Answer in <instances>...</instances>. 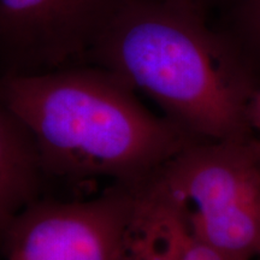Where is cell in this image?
<instances>
[{"label": "cell", "instance_id": "8", "mask_svg": "<svg viewBox=\"0 0 260 260\" xmlns=\"http://www.w3.org/2000/svg\"><path fill=\"white\" fill-rule=\"evenodd\" d=\"M243 24L254 53L260 58V0H245Z\"/></svg>", "mask_w": 260, "mask_h": 260}, {"label": "cell", "instance_id": "3", "mask_svg": "<svg viewBox=\"0 0 260 260\" xmlns=\"http://www.w3.org/2000/svg\"><path fill=\"white\" fill-rule=\"evenodd\" d=\"M147 181L201 241L237 260L260 258V164L253 138L195 141Z\"/></svg>", "mask_w": 260, "mask_h": 260}, {"label": "cell", "instance_id": "5", "mask_svg": "<svg viewBox=\"0 0 260 260\" xmlns=\"http://www.w3.org/2000/svg\"><path fill=\"white\" fill-rule=\"evenodd\" d=\"M128 0H0L4 75L37 74L87 59Z\"/></svg>", "mask_w": 260, "mask_h": 260}, {"label": "cell", "instance_id": "7", "mask_svg": "<svg viewBox=\"0 0 260 260\" xmlns=\"http://www.w3.org/2000/svg\"><path fill=\"white\" fill-rule=\"evenodd\" d=\"M41 172L34 140L0 99V251L16 217L35 201Z\"/></svg>", "mask_w": 260, "mask_h": 260}, {"label": "cell", "instance_id": "11", "mask_svg": "<svg viewBox=\"0 0 260 260\" xmlns=\"http://www.w3.org/2000/svg\"><path fill=\"white\" fill-rule=\"evenodd\" d=\"M253 147H254V151L260 164V139L259 138H253Z\"/></svg>", "mask_w": 260, "mask_h": 260}, {"label": "cell", "instance_id": "10", "mask_svg": "<svg viewBox=\"0 0 260 260\" xmlns=\"http://www.w3.org/2000/svg\"><path fill=\"white\" fill-rule=\"evenodd\" d=\"M182 2L187 3V4H189L190 6L197 9L198 11H200L204 16H206L207 10H209L210 6L214 4L217 0H182Z\"/></svg>", "mask_w": 260, "mask_h": 260}, {"label": "cell", "instance_id": "4", "mask_svg": "<svg viewBox=\"0 0 260 260\" xmlns=\"http://www.w3.org/2000/svg\"><path fill=\"white\" fill-rule=\"evenodd\" d=\"M135 186L116 183L86 201H34L16 217L6 260H123Z\"/></svg>", "mask_w": 260, "mask_h": 260}, {"label": "cell", "instance_id": "6", "mask_svg": "<svg viewBox=\"0 0 260 260\" xmlns=\"http://www.w3.org/2000/svg\"><path fill=\"white\" fill-rule=\"evenodd\" d=\"M123 260H237L201 241L149 182L135 187Z\"/></svg>", "mask_w": 260, "mask_h": 260}, {"label": "cell", "instance_id": "2", "mask_svg": "<svg viewBox=\"0 0 260 260\" xmlns=\"http://www.w3.org/2000/svg\"><path fill=\"white\" fill-rule=\"evenodd\" d=\"M0 99L34 140L44 172L65 177L138 186L198 141L96 65L3 75Z\"/></svg>", "mask_w": 260, "mask_h": 260}, {"label": "cell", "instance_id": "1", "mask_svg": "<svg viewBox=\"0 0 260 260\" xmlns=\"http://www.w3.org/2000/svg\"><path fill=\"white\" fill-rule=\"evenodd\" d=\"M87 60L157 103L198 141L253 138L249 61L182 0H128Z\"/></svg>", "mask_w": 260, "mask_h": 260}, {"label": "cell", "instance_id": "9", "mask_svg": "<svg viewBox=\"0 0 260 260\" xmlns=\"http://www.w3.org/2000/svg\"><path fill=\"white\" fill-rule=\"evenodd\" d=\"M248 122L252 132L256 130V132L260 133V84L258 88L255 89L254 94H253L251 105H249Z\"/></svg>", "mask_w": 260, "mask_h": 260}]
</instances>
